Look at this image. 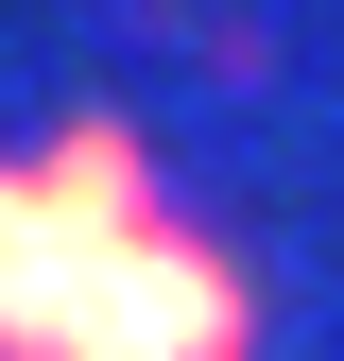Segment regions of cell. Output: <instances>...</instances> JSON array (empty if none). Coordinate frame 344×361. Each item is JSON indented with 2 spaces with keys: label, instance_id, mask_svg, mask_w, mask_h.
Wrapping results in <instances>:
<instances>
[{
  "label": "cell",
  "instance_id": "1",
  "mask_svg": "<svg viewBox=\"0 0 344 361\" xmlns=\"http://www.w3.org/2000/svg\"><path fill=\"white\" fill-rule=\"evenodd\" d=\"M138 224H155V172L121 121H69L35 172H0V361H69Z\"/></svg>",
  "mask_w": 344,
  "mask_h": 361
},
{
  "label": "cell",
  "instance_id": "2",
  "mask_svg": "<svg viewBox=\"0 0 344 361\" xmlns=\"http://www.w3.org/2000/svg\"><path fill=\"white\" fill-rule=\"evenodd\" d=\"M241 344H258V293H241L207 241L138 224V241L104 258V310H86V344H69V361H241Z\"/></svg>",
  "mask_w": 344,
  "mask_h": 361
}]
</instances>
